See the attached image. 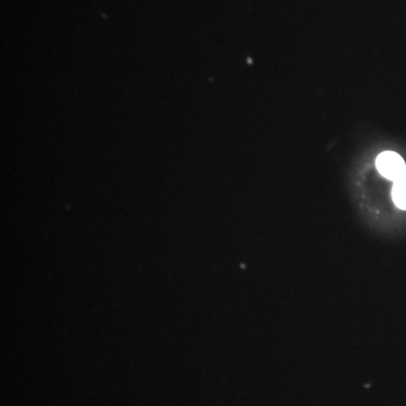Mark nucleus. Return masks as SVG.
<instances>
[{"instance_id":"f257e3e1","label":"nucleus","mask_w":406,"mask_h":406,"mask_svg":"<svg viewBox=\"0 0 406 406\" xmlns=\"http://www.w3.org/2000/svg\"><path fill=\"white\" fill-rule=\"evenodd\" d=\"M376 166L383 176L394 182L406 174L405 161L397 152H382L376 159Z\"/></svg>"},{"instance_id":"f03ea898","label":"nucleus","mask_w":406,"mask_h":406,"mask_svg":"<svg viewBox=\"0 0 406 406\" xmlns=\"http://www.w3.org/2000/svg\"><path fill=\"white\" fill-rule=\"evenodd\" d=\"M392 196L397 208L406 210V174L395 181L392 190Z\"/></svg>"}]
</instances>
